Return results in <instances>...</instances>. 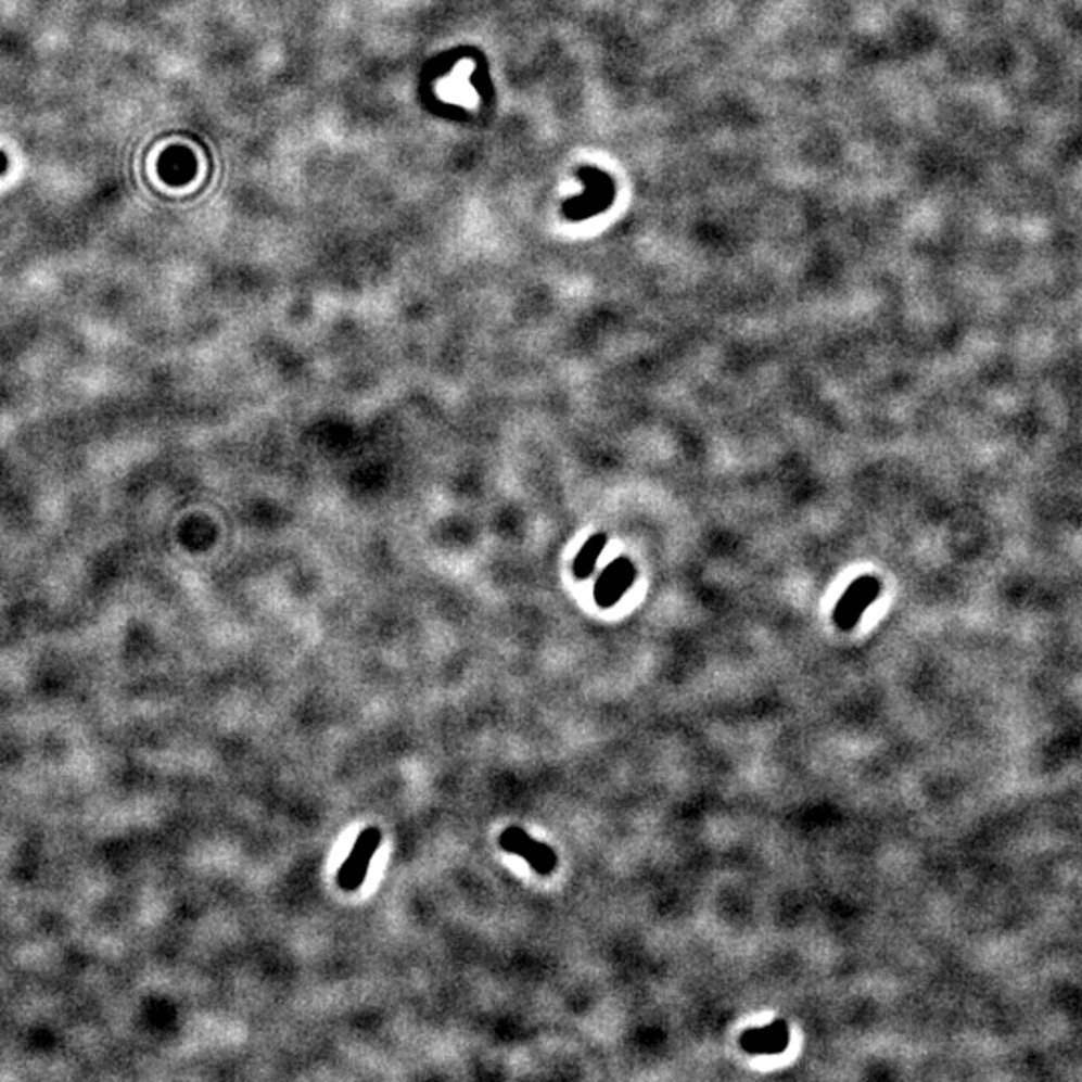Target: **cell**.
I'll return each mask as SVG.
<instances>
[{
	"label": "cell",
	"instance_id": "3957f363",
	"mask_svg": "<svg viewBox=\"0 0 1082 1082\" xmlns=\"http://www.w3.org/2000/svg\"><path fill=\"white\" fill-rule=\"evenodd\" d=\"M499 846L509 854H518L527 862L535 873L549 876L558 866V854L553 848L537 842L520 826H509L499 836Z\"/></svg>",
	"mask_w": 1082,
	"mask_h": 1082
},
{
	"label": "cell",
	"instance_id": "6da1fadb",
	"mask_svg": "<svg viewBox=\"0 0 1082 1082\" xmlns=\"http://www.w3.org/2000/svg\"><path fill=\"white\" fill-rule=\"evenodd\" d=\"M381 840H383V836L375 826H369L359 835L347 861L343 862V866L338 873V884H340L341 890L355 892L361 888V884L366 882L369 864L381 846Z\"/></svg>",
	"mask_w": 1082,
	"mask_h": 1082
},
{
	"label": "cell",
	"instance_id": "7a4b0ae2",
	"mask_svg": "<svg viewBox=\"0 0 1082 1082\" xmlns=\"http://www.w3.org/2000/svg\"><path fill=\"white\" fill-rule=\"evenodd\" d=\"M882 584L874 575H862L856 582H852L844 596L838 601L835 610V624L842 632H850L858 626L862 613L873 606L876 598L880 596Z\"/></svg>",
	"mask_w": 1082,
	"mask_h": 1082
},
{
	"label": "cell",
	"instance_id": "52a82bcc",
	"mask_svg": "<svg viewBox=\"0 0 1082 1082\" xmlns=\"http://www.w3.org/2000/svg\"><path fill=\"white\" fill-rule=\"evenodd\" d=\"M606 542H608V535L596 534L591 535L586 542V546L580 549L577 558L574 561V574L577 580H587L589 575L594 574V568L596 563L600 560L601 551L606 548Z\"/></svg>",
	"mask_w": 1082,
	"mask_h": 1082
},
{
	"label": "cell",
	"instance_id": "ba28073f",
	"mask_svg": "<svg viewBox=\"0 0 1082 1082\" xmlns=\"http://www.w3.org/2000/svg\"><path fill=\"white\" fill-rule=\"evenodd\" d=\"M7 170V157L0 153V175Z\"/></svg>",
	"mask_w": 1082,
	"mask_h": 1082
},
{
	"label": "cell",
	"instance_id": "277c9868",
	"mask_svg": "<svg viewBox=\"0 0 1082 1082\" xmlns=\"http://www.w3.org/2000/svg\"><path fill=\"white\" fill-rule=\"evenodd\" d=\"M634 580H636L634 561L629 558H618V560L612 561L596 582V589H594L596 603L603 610L613 608L618 601L624 598V594L632 587Z\"/></svg>",
	"mask_w": 1082,
	"mask_h": 1082
},
{
	"label": "cell",
	"instance_id": "5b68a950",
	"mask_svg": "<svg viewBox=\"0 0 1082 1082\" xmlns=\"http://www.w3.org/2000/svg\"><path fill=\"white\" fill-rule=\"evenodd\" d=\"M748 1055H780L790 1044V1029L786 1020H774L762 1029H748L740 1039Z\"/></svg>",
	"mask_w": 1082,
	"mask_h": 1082
},
{
	"label": "cell",
	"instance_id": "8992f818",
	"mask_svg": "<svg viewBox=\"0 0 1082 1082\" xmlns=\"http://www.w3.org/2000/svg\"><path fill=\"white\" fill-rule=\"evenodd\" d=\"M584 175L587 177V195L584 196V201L568 207V213L572 219H587L589 215H596L601 209H606L608 205H612V179H608L598 170H587Z\"/></svg>",
	"mask_w": 1082,
	"mask_h": 1082
}]
</instances>
